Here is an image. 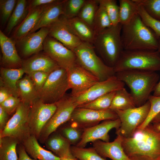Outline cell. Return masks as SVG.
<instances>
[{"label":"cell","mask_w":160,"mask_h":160,"mask_svg":"<svg viewBox=\"0 0 160 160\" xmlns=\"http://www.w3.org/2000/svg\"><path fill=\"white\" fill-rule=\"evenodd\" d=\"M138 5V14L144 23L150 28L159 38L160 37V21L150 16L143 7Z\"/></svg>","instance_id":"60d3db41"},{"label":"cell","mask_w":160,"mask_h":160,"mask_svg":"<svg viewBox=\"0 0 160 160\" xmlns=\"http://www.w3.org/2000/svg\"><path fill=\"white\" fill-rule=\"evenodd\" d=\"M148 100L151 103V107L148 116L145 120L138 128L143 129L150 124L153 118L160 112V96L151 95Z\"/></svg>","instance_id":"b9f144b4"},{"label":"cell","mask_w":160,"mask_h":160,"mask_svg":"<svg viewBox=\"0 0 160 160\" xmlns=\"http://www.w3.org/2000/svg\"><path fill=\"white\" fill-rule=\"evenodd\" d=\"M122 145L129 158L135 155L158 157L160 156V132L150 123L144 128H137L130 137H122Z\"/></svg>","instance_id":"7a4b0ae2"},{"label":"cell","mask_w":160,"mask_h":160,"mask_svg":"<svg viewBox=\"0 0 160 160\" xmlns=\"http://www.w3.org/2000/svg\"><path fill=\"white\" fill-rule=\"evenodd\" d=\"M60 160H78L73 155L60 158Z\"/></svg>","instance_id":"f5cc1de1"},{"label":"cell","mask_w":160,"mask_h":160,"mask_svg":"<svg viewBox=\"0 0 160 160\" xmlns=\"http://www.w3.org/2000/svg\"><path fill=\"white\" fill-rule=\"evenodd\" d=\"M17 150L18 154L17 160H37L31 158L28 156L23 146L21 143L17 145Z\"/></svg>","instance_id":"7dc6e473"},{"label":"cell","mask_w":160,"mask_h":160,"mask_svg":"<svg viewBox=\"0 0 160 160\" xmlns=\"http://www.w3.org/2000/svg\"><path fill=\"white\" fill-rule=\"evenodd\" d=\"M125 84L116 76L96 83L82 94L73 97L77 107L89 103L102 95L124 87Z\"/></svg>","instance_id":"9a60e30c"},{"label":"cell","mask_w":160,"mask_h":160,"mask_svg":"<svg viewBox=\"0 0 160 160\" xmlns=\"http://www.w3.org/2000/svg\"><path fill=\"white\" fill-rule=\"evenodd\" d=\"M24 73V72L21 68L1 67L0 69V85L8 88L13 96L19 97L17 83L22 78Z\"/></svg>","instance_id":"d4e9b609"},{"label":"cell","mask_w":160,"mask_h":160,"mask_svg":"<svg viewBox=\"0 0 160 160\" xmlns=\"http://www.w3.org/2000/svg\"><path fill=\"white\" fill-rule=\"evenodd\" d=\"M50 73L37 71L31 73L28 75L32 81L38 92L42 88Z\"/></svg>","instance_id":"ee69618b"},{"label":"cell","mask_w":160,"mask_h":160,"mask_svg":"<svg viewBox=\"0 0 160 160\" xmlns=\"http://www.w3.org/2000/svg\"><path fill=\"white\" fill-rule=\"evenodd\" d=\"M135 107L132 95L123 87L116 91L109 109L113 111L124 110Z\"/></svg>","instance_id":"f546056e"},{"label":"cell","mask_w":160,"mask_h":160,"mask_svg":"<svg viewBox=\"0 0 160 160\" xmlns=\"http://www.w3.org/2000/svg\"><path fill=\"white\" fill-rule=\"evenodd\" d=\"M65 0L47 7L34 28L28 34L35 32L41 28L48 27L57 21L61 15L63 14Z\"/></svg>","instance_id":"484cf974"},{"label":"cell","mask_w":160,"mask_h":160,"mask_svg":"<svg viewBox=\"0 0 160 160\" xmlns=\"http://www.w3.org/2000/svg\"><path fill=\"white\" fill-rule=\"evenodd\" d=\"M47 27L49 30V36L73 51L82 42L70 30L63 15Z\"/></svg>","instance_id":"e0dca14e"},{"label":"cell","mask_w":160,"mask_h":160,"mask_svg":"<svg viewBox=\"0 0 160 160\" xmlns=\"http://www.w3.org/2000/svg\"><path fill=\"white\" fill-rule=\"evenodd\" d=\"M116 91L105 94L94 100L78 107L103 110L109 109Z\"/></svg>","instance_id":"e575fe53"},{"label":"cell","mask_w":160,"mask_h":160,"mask_svg":"<svg viewBox=\"0 0 160 160\" xmlns=\"http://www.w3.org/2000/svg\"><path fill=\"white\" fill-rule=\"evenodd\" d=\"M115 75L130 89L136 107L142 106L148 100L159 79L156 72L140 70L121 71Z\"/></svg>","instance_id":"3957f363"},{"label":"cell","mask_w":160,"mask_h":160,"mask_svg":"<svg viewBox=\"0 0 160 160\" xmlns=\"http://www.w3.org/2000/svg\"><path fill=\"white\" fill-rule=\"evenodd\" d=\"M56 104V110L43 128L38 139L41 143L45 142L60 125L70 120L73 112L77 107L71 95H65Z\"/></svg>","instance_id":"9c48e42d"},{"label":"cell","mask_w":160,"mask_h":160,"mask_svg":"<svg viewBox=\"0 0 160 160\" xmlns=\"http://www.w3.org/2000/svg\"><path fill=\"white\" fill-rule=\"evenodd\" d=\"M153 95L155 96H160V80L154 89Z\"/></svg>","instance_id":"816d5d0a"},{"label":"cell","mask_w":160,"mask_h":160,"mask_svg":"<svg viewBox=\"0 0 160 160\" xmlns=\"http://www.w3.org/2000/svg\"><path fill=\"white\" fill-rule=\"evenodd\" d=\"M48 7H38L29 10L25 17L13 31L12 39L15 42L20 40L30 33Z\"/></svg>","instance_id":"7402d4cb"},{"label":"cell","mask_w":160,"mask_h":160,"mask_svg":"<svg viewBox=\"0 0 160 160\" xmlns=\"http://www.w3.org/2000/svg\"><path fill=\"white\" fill-rule=\"evenodd\" d=\"M49 32L48 27L41 28L36 32L27 35L16 42V44L24 57L36 54L43 50V44Z\"/></svg>","instance_id":"ac0fdd59"},{"label":"cell","mask_w":160,"mask_h":160,"mask_svg":"<svg viewBox=\"0 0 160 160\" xmlns=\"http://www.w3.org/2000/svg\"><path fill=\"white\" fill-rule=\"evenodd\" d=\"M121 124V121L118 118L105 120L100 124L84 129L81 139L76 146L84 148L88 143L97 140L109 142V131L113 128L118 129Z\"/></svg>","instance_id":"2e32d148"},{"label":"cell","mask_w":160,"mask_h":160,"mask_svg":"<svg viewBox=\"0 0 160 160\" xmlns=\"http://www.w3.org/2000/svg\"><path fill=\"white\" fill-rule=\"evenodd\" d=\"M43 50L60 67L66 70L78 64L73 51L49 35L44 41Z\"/></svg>","instance_id":"4fadbf2b"},{"label":"cell","mask_w":160,"mask_h":160,"mask_svg":"<svg viewBox=\"0 0 160 160\" xmlns=\"http://www.w3.org/2000/svg\"><path fill=\"white\" fill-rule=\"evenodd\" d=\"M63 0H32L28 1V10L40 7H48L61 2Z\"/></svg>","instance_id":"bcb514c9"},{"label":"cell","mask_w":160,"mask_h":160,"mask_svg":"<svg viewBox=\"0 0 160 160\" xmlns=\"http://www.w3.org/2000/svg\"><path fill=\"white\" fill-rule=\"evenodd\" d=\"M122 25L119 23L96 34L92 44L108 65L114 67L123 51L121 38Z\"/></svg>","instance_id":"277c9868"},{"label":"cell","mask_w":160,"mask_h":160,"mask_svg":"<svg viewBox=\"0 0 160 160\" xmlns=\"http://www.w3.org/2000/svg\"><path fill=\"white\" fill-rule=\"evenodd\" d=\"M112 25L105 9L99 2L93 27L95 35Z\"/></svg>","instance_id":"836d02e7"},{"label":"cell","mask_w":160,"mask_h":160,"mask_svg":"<svg viewBox=\"0 0 160 160\" xmlns=\"http://www.w3.org/2000/svg\"><path fill=\"white\" fill-rule=\"evenodd\" d=\"M86 0H65L63 4V14L67 19L77 17Z\"/></svg>","instance_id":"74e56055"},{"label":"cell","mask_w":160,"mask_h":160,"mask_svg":"<svg viewBox=\"0 0 160 160\" xmlns=\"http://www.w3.org/2000/svg\"><path fill=\"white\" fill-rule=\"evenodd\" d=\"M92 43L82 41L74 49L78 64L96 77L100 81L115 75L114 68L108 65L96 54Z\"/></svg>","instance_id":"8992f818"},{"label":"cell","mask_w":160,"mask_h":160,"mask_svg":"<svg viewBox=\"0 0 160 160\" xmlns=\"http://www.w3.org/2000/svg\"><path fill=\"white\" fill-rule=\"evenodd\" d=\"M130 160H160V156L152 158L145 156L135 155L129 157Z\"/></svg>","instance_id":"f907efd6"},{"label":"cell","mask_w":160,"mask_h":160,"mask_svg":"<svg viewBox=\"0 0 160 160\" xmlns=\"http://www.w3.org/2000/svg\"><path fill=\"white\" fill-rule=\"evenodd\" d=\"M121 38L124 50H157L159 38L137 14L128 23L122 25Z\"/></svg>","instance_id":"6da1fadb"},{"label":"cell","mask_w":160,"mask_h":160,"mask_svg":"<svg viewBox=\"0 0 160 160\" xmlns=\"http://www.w3.org/2000/svg\"><path fill=\"white\" fill-rule=\"evenodd\" d=\"M56 103H46L39 98L30 106L28 122L31 134L38 140L41 132L57 109Z\"/></svg>","instance_id":"8fae6325"},{"label":"cell","mask_w":160,"mask_h":160,"mask_svg":"<svg viewBox=\"0 0 160 160\" xmlns=\"http://www.w3.org/2000/svg\"><path fill=\"white\" fill-rule=\"evenodd\" d=\"M30 105L21 102L15 112L0 133V137H9L20 143L31 135L28 122Z\"/></svg>","instance_id":"30bf717a"},{"label":"cell","mask_w":160,"mask_h":160,"mask_svg":"<svg viewBox=\"0 0 160 160\" xmlns=\"http://www.w3.org/2000/svg\"><path fill=\"white\" fill-rule=\"evenodd\" d=\"M13 96L10 90L4 86L0 85V104L11 96Z\"/></svg>","instance_id":"681fc988"},{"label":"cell","mask_w":160,"mask_h":160,"mask_svg":"<svg viewBox=\"0 0 160 160\" xmlns=\"http://www.w3.org/2000/svg\"><path fill=\"white\" fill-rule=\"evenodd\" d=\"M118 118L116 113L110 109L98 110L77 107L73 112L70 120L71 125L80 128H86L97 124L102 121Z\"/></svg>","instance_id":"7c38bea8"},{"label":"cell","mask_w":160,"mask_h":160,"mask_svg":"<svg viewBox=\"0 0 160 160\" xmlns=\"http://www.w3.org/2000/svg\"><path fill=\"white\" fill-rule=\"evenodd\" d=\"M150 16L160 21V0H134Z\"/></svg>","instance_id":"8d00e7d4"},{"label":"cell","mask_w":160,"mask_h":160,"mask_svg":"<svg viewBox=\"0 0 160 160\" xmlns=\"http://www.w3.org/2000/svg\"><path fill=\"white\" fill-rule=\"evenodd\" d=\"M65 18L70 30L82 41L92 43L95 35L93 28L78 17Z\"/></svg>","instance_id":"cb8c5ba5"},{"label":"cell","mask_w":160,"mask_h":160,"mask_svg":"<svg viewBox=\"0 0 160 160\" xmlns=\"http://www.w3.org/2000/svg\"><path fill=\"white\" fill-rule=\"evenodd\" d=\"M15 42L0 30V46L1 63L9 68H21L22 60L18 55Z\"/></svg>","instance_id":"44dd1931"},{"label":"cell","mask_w":160,"mask_h":160,"mask_svg":"<svg viewBox=\"0 0 160 160\" xmlns=\"http://www.w3.org/2000/svg\"><path fill=\"white\" fill-rule=\"evenodd\" d=\"M151 103L148 100L141 106L124 110L113 111L121 121L120 127L116 133L123 137L131 136L137 128L144 121L148 116Z\"/></svg>","instance_id":"ba28073f"},{"label":"cell","mask_w":160,"mask_h":160,"mask_svg":"<svg viewBox=\"0 0 160 160\" xmlns=\"http://www.w3.org/2000/svg\"><path fill=\"white\" fill-rule=\"evenodd\" d=\"M28 1L18 0L15 7L7 22L5 29L9 34L23 20L28 12Z\"/></svg>","instance_id":"f1b7e54d"},{"label":"cell","mask_w":160,"mask_h":160,"mask_svg":"<svg viewBox=\"0 0 160 160\" xmlns=\"http://www.w3.org/2000/svg\"><path fill=\"white\" fill-rule=\"evenodd\" d=\"M113 68L116 73L130 70L160 71V53L157 50H124Z\"/></svg>","instance_id":"5b68a950"},{"label":"cell","mask_w":160,"mask_h":160,"mask_svg":"<svg viewBox=\"0 0 160 160\" xmlns=\"http://www.w3.org/2000/svg\"><path fill=\"white\" fill-rule=\"evenodd\" d=\"M45 142L47 148L60 158L73 155L70 143L60 134L55 133L50 136Z\"/></svg>","instance_id":"83f0119b"},{"label":"cell","mask_w":160,"mask_h":160,"mask_svg":"<svg viewBox=\"0 0 160 160\" xmlns=\"http://www.w3.org/2000/svg\"><path fill=\"white\" fill-rule=\"evenodd\" d=\"M69 89L67 70L60 67L51 72L38 92L39 98L46 103H56Z\"/></svg>","instance_id":"52a82bcc"},{"label":"cell","mask_w":160,"mask_h":160,"mask_svg":"<svg viewBox=\"0 0 160 160\" xmlns=\"http://www.w3.org/2000/svg\"><path fill=\"white\" fill-rule=\"evenodd\" d=\"M9 114L0 106V130L1 131L6 126L8 121Z\"/></svg>","instance_id":"c3c4849f"},{"label":"cell","mask_w":160,"mask_h":160,"mask_svg":"<svg viewBox=\"0 0 160 160\" xmlns=\"http://www.w3.org/2000/svg\"><path fill=\"white\" fill-rule=\"evenodd\" d=\"M119 22L122 25L128 23L138 14V4L134 0H119Z\"/></svg>","instance_id":"1f68e13d"},{"label":"cell","mask_w":160,"mask_h":160,"mask_svg":"<svg viewBox=\"0 0 160 160\" xmlns=\"http://www.w3.org/2000/svg\"><path fill=\"white\" fill-rule=\"evenodd\" d=\"M73 155L80 160H106L100 155L93 147L85 148L76 146L71 147Z\"/></svg>","instance_id":"d590c367"},{"label":"cell","mask_w":160,"mask_h":160,"mask_svg":"<svg viewBox=\"0 0 160 160\" xmlns=\"http://www.w3.org/2000/svg\"><path fill=\"white\" fill-rule=\"evenodd\" d=\"M99 5V0H86L77 17L93 28Z\"/></svg>","instance_id":"d6a6232c"},{"label":"cell","mask_w":160,"mask_h":160,"mask_svg":"<svg viewBox=\"0 0 160 160\" xmlns=\"http://www.w3.org/2000/svg\"><path fill=\"white\" fill-rule=\"evenodd\" d=\"M20 143L12 137H0V160H17V148Z\"/></svg>","instance_id":"4dcf8cb0"},{"label":"cell","mask_w":160,"mask_h":160,"mask_svg":"<svg viewBox=\"0 0 160 160\" xmlns=\"http://www.w3.org/2000/svg\"><path fill=\"white\" fill-rule=\"evenodd\" d=\"M78 160H79V159H78Z\"/></svg>","instance_id":"6f0895ef"},{"label":"cell","mask_w":160,"mask_h":160,"mask_svg":"<svg viewBox=\"0 0 160 160\" xmlns=\"http://www.w3.org/2000/svg\"><path fill=\"white\" fill-rule=\"evenodd\" d=\"M157 51L160 53V37L159 38V46Z\"/></svg>","instance_id":"9f6ffc18"},{"label":"cell","mask_w":160,"mask_h":160,"mask_svg":"<svg viewBox=\"0 0 160 160\" xmlns=\"http://www.w3.org/2000/svg\"><path fill=\"white\" fill-rule=\"evenodd\" d=\"M99 3L105 8L113 25L119 23V7L115 0H99Z\"/></svg>","instance_id":"f35d334b"},{"label":"cell","mask_w":160,"mask_h":160,"mask_svg":"<svg viewBox=\"0 0 160 160\" xmlns=\"http://www.w3.org/2000/svg\"><path fill=\"white\" fill-rule=\"evenodd\" d=\"M17 0H0V20L1 25H4L12 14Z\"/></svg>","instance_id":"ab89813d"},{"label":"cell","mask_w":160,"mask_h":160,"mask_svg":"<svg viewBox=\"0 0 160 160\" xmlns=\"http://www.w3.org/2000/svg\"><path fill=\"white\" fill-rule=\"evenodd\" d=\"M152 124L155 129L157 131L160 132V123H153Z\"/></svg>","instance_id":"11a10c76"},{"label":"cell","mask_w":160,"mask_h":160,"mask_svg":"<svg viewBox=\"0 0 160 160\" xmlns=\"http://www.w3.org/2000/svg\"><path fill=\"white\" fill-rule=\"evenodd\" d=\"M71 95L78 96L85 92L93 85L100 81L99 79L78 64L67 70Z\"/></svg>","instance_id":"5bb4252c"},{"label":"cell","mask_w":160,"mask_h":160,"mask_svg":"<svg viewBox=\"0 0 160 160\" xmlns=\"http://www.w3.org/2000/svg\"><path fill=\"white\" fill-rule=\"evenodd\" d=\"M151 123H160V112L157 114L153 119Z\"/></svg>","instance_id":"db71d44e"},{"label":"cell","mask_w":160,"mask_h":160,"mask_svg":"<svg viewBox=\"0 0 160 160\" xmlns=\"http://www.w3.org/2000/svg\"><path fill=\"white\" fill-rule=\"evenodd\" d=\"M122 137L118 135L112 142L97 140L93 143L94 148L102 157L109 158L112 160H130L123 149Z\"/></svg>","instance_id":"d6986e66"},{"label":"cell","mask_w":160,"mask_h":160,"mask_svg":"<svg viewBox=\"0 0 160 160\" xmlns=\"http://www.w3.org/2000/svg\"><path fill=\"white\" fill-rule=\"evenodd\" d=\"M38 139L31 135L22 142L26 151L33 159L37 160H60L59 157L42 148Z\"/></svg>","instance_id":"603a6c76"},{"label":"cell","mask_w":160,"mask_h":160,"mask_svg":"<svg viewBox=\"0 0 160 160\" xmlns=\"http://www.w3.org/2000/svg\"><path fill=\"white\" fill-rule=\"evenodd\" d=\"M17 85L19 97L22 102L31 105L39 98L38 92L28 75L20 79Z\"/></svg>","instance_id":"4316f807"},{"label":"cell","mask_w":160,"mask_h":160,"mask_svg":"<svg viewBox=\"0 0 160 160\" xmlns=\"http://www.w3.org/2000/svg\"><path fill=\"white\" fill-rule=\"evenodd\" d=\"M21 102L19 97L12 95L0 104V106L10 115L16 111Z\"/></svg>","instance_id":"f6af8a7d"},{"label":"cell","mask_w":160,"mask_h":160,"mask_svg":"<svg viewBox=\"0 0 160 160\" xmlns=\"http://www.w3.org/2000/svg\"><path fill=\"white\" fill-rule=\"evenodd\" d=\"M80 129L71 125L63 128L62 133L70 144H77L80 140L83 133Z\"/></svg>","instance_id":"7bdbcfd3"},{"label":"cell","mask_w":160,"mask_h":160,"mask_svg":"<svg viewBox=\"0 0 160 160\" xmlns=\"http://www.w3.org/2000/svg\"><path fill=\"white\" fill-rule=\"evenodd\" d=\"M60 67L47 54L38 53L29 58L23 60L21 68L27 74L41 71L50 73Z\"/></svg>","instance_id":"ffe728a7"}]
</instances>
